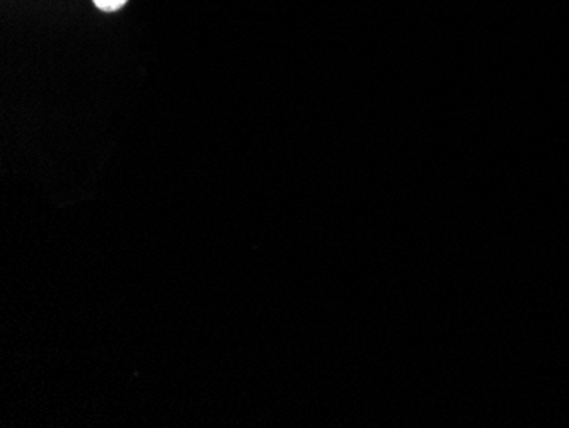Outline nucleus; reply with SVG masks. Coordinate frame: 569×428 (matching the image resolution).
<instances>
[{"mask_svg": "<svg viewBox=\"0 0 569 428\" xmlns=\"http://www.w3.org/2000/svg\"><path fill=\"white\" fill-rule=\"evenodd\" d=\"M93 2L97 9L105 12L118 11V9H122L127 4V0H93Z\"/></svg>", "mask_w": 569, "mask_h": 428, "instance_id": "obj_1", "label": "nucleus"}]
</instances>
